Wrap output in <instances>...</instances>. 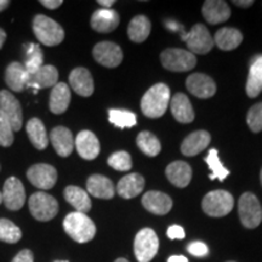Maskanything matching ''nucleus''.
Wrapping results in <instances>:
<instances>
[{"mask_svg":"<svg viewBox=\"0 0 262 262\" xmlns=\"http://www.w3.org/2000/svg\"><path fill=\"white\" fill-rule=\"evenodd\" d=\"M170 89L168 85L159 83L153 85L141 100V110L148 118H159L168 110Z\"/></svg>","mask_w":262,"mask_h":262,"instance_id":"nucleus-1","label":"nucleus"},{"mask_svg":"<svg viewBox=\"0 0 262 262\" xmlns=\"http://www.w3.org/2000/svg\"><path fill=\"white\" fill-rule=\"evenodd\" d=\"M64 232L78 243H88L96 234V226L93 220L83 212H71L63 220Z\"/></svg>","mask_w":262,"mask_h":262,"instance_id":"nucleus-2","label":"nucleus"},{"mask_svg":"<svg viewBox=\"0 0 262 262\" xmlns=\"http://www.w3.org/2000/svg\"><path fill=\"white\" fill-rule=\"evenodd\" d=\"M33 31L41 44L56 47L64 39V31L56 21L45 15H37L33 19Z\"/></svg>","mask_w":262,"mask_h":262,"instance_id":"nucleus-3","label":"nucleus"},{"mask_svg":"<svg viewBox=\"0 0 262 262\" xmlns=\"http://www.w3.org/2000/svg\"><path fill=\"white\" fill-rule=\"evenodd\" d=\"M234 206L233 195L227 191H212L204 196L202 208L206 215L211 217H222L232 211Z\"/></svg>","mask_w":262,"mask_h":262,"instance_id":"nucleus-4","label":"nucleus"},{"mask_svg":"<svg viewBox=\"0 0 262 262\" xmlns=\"http://www.w3.org/2000/svg\"><path fill=\"white\" fill-rule=\"evenodd\" d=\"M29 211L38 221H50L58 212V203L54 196L45 192H37L29 198Z\"/></svg>","mask_w":262,"mask_h":262,"instance_id":"nucleus-5","label":"nucleus"},{"mask_svg":"<svg viewBox=\"0 0 262 262\" xmlns=\"http://www.w3.org/2000/svg\"><path fill=\"white\" fill-rule=\"evenodd\" d=\"M239 217L242 224L247 228H256L262 221V206L257 196L247 192L242 194L238 203Z\"/></svg>","mask_w":262,"mask_h":262,"instance_id":"nucleus-6","label":"nucleus"},{"mask_svg":"<svg viewBox=\"0 0 262 262\" xmlns=\"http://www.w3.org/2000/svg\"><path fill=\"white\" fill-rule=\"evenodd\" d=\"M160 61L165 70L171 72H188L196 64L194 55L182 49H166L160 55Z\"/></svg>","mask_w":262,"mask_h":262,"instance_id":"nucleus-7","label":"nucleus"},{"mask_svg":"<svg viewBox=\"0 0 262 262\" xmlns=\"http://www.w3.org/2000/svg\"><path fill=\"white\" fill-rule=\"evenodd\" d=\"M159 239L153 229L143 228L136 234L134 251L139 262H149L158 253Z\"/></svg>","mask_w":262,"mask_h":262,"instance_id":"nucleus-8","label":"nucleus"},{"mask_svg":"<svg viewBox=\"0 0 262 262\" xmlns=\"http://www.w3.org/2000/svg\"><path fill=\"white\" fill-rule=\"evenodd\" d=\"M193 55H205L214 48V38L204 25H194L189 33L182 38Z\"/></svg>","mask_w":262,"mask_h":262,"instance_id":"nucleus-9","label":"nucleus"},{"mask_svg":"<svg viewBox=\"0 0 262 262\" xmlns=\"http://www.w3.org/2000/svg\"><path fill=\"white\" fill-rule=\"evenodd\" d=\"M27 178L39 189H50L56 185L57 171L50 164H35L27 171Z\"/></svg>","mask_w":262,"mask_h":262,"instance_id":"nucleus-10","label":"nucleus"},{"mask_svg":"<svg viewBox=\"0 0 262 262\" xmlns=\"http://www.w3.org/2000/svg\"><path fill=\"white\" fill-rule=\"evenodd\" d=\"M0 112L8 118L12 130L19 131L24 122V114L18 100L8 90L0 91Z\"/></svg>","mask_w":262,"mask_h":262,"instance_id":"nucleus-11","label":"nucleus"},{"mask_svg":"<svg viewBox=\"0 0 262 262\" xmlns=\"http://www.w3.org/2000/svg\"><path fill=\"white\" fill-rule=\"evenodd\" d=\"M94 58L107 68L118 67L123 61V51L119 45L112 41H101L95 45Z\"/></svg>","mask_w":262,"mask_h":262,"instance_id":"nucleus-12","label":"nucleus"},{"mask_svg":"<svg viewBox=\"0 0 262 262\" xmlns=\"http://www.w3.org/2000/svg\"><path fill=\"white\" fill-rule=\"evenodd\" d=\"M2 196L9 210H19L26 202V191L22 182L16 178H9L4 183Z\"/></svg>","mask_w":262,"mask_h":262,"instance_id":"nucleus-13","label":"nucleus"},{"mask_svg":"<svg viewBox=\"0 0 262 262\" xmlns=\"http://www.w3.org/2000/svg\"><path fill=\"white\" fill-rule=\"evenodd\" d=\"M189 93L199 98L212 97L216 93V83L212 78L203 73L191 74L186 80Z\"/></svg>","mask_w":262,"mask_h":262,"instance_id":"nucleus-14","label":"nucleus"},{"mask_svg":"<svg viewBox=\"0 0 262 262\" xmlns=\"http://www.w3.org/2000/svg\"><path fill=\"white\" fill-rule=\"evenodd\" d=\"M74 146L78 155L85 160H93L100 155V141L96 135L89 130H83L74 140Z\"/></svg>","mask_w":262,"mask_h":262,"instance_id":"nucleus-15","label":"nucleus"},{"mask_svg":"<svg viewBox=\"0 0 262 262\" xmlns=\"http://www.w3.org/2000/svg\"><path fill=\"white\" fill-rule=\"evenodd\" d=\"M119 15L113 9H98L91 16L90 25L100 33H110L119 26Z\"/></svg>","mask_w":262,"mask_h":262,"instance_id":"nucleus-16","label":"nucleus"},{"mask_svg":"<svg viewBox=\"0 0 262 262\" xmlns=\"http://www.w3.org/2000/svg\"><path fill=\"white\" fill-rule=\"evenodd\" d=\"M203 17L210 25H219L231 17V9L222 0H208L203 4Z\"/></svg>","mask_w":262,"mask_h":262,"instance_id":"nucleus-17","label":"nucleus"},{"mask_svg":"<svg viewBox=\"0 0 262 262\" xmlns=\"http://www.w3.org/2000/svg\"><path fill=\"white\" fill-rule=\"evenodd\" d=\"M31 75L27 73L25 66L19 62H12L5 71V83L10 90L21 93L27 88Z\"/></svg>","mask_w":262,"mask_h":262,"instance_id":"nucleus-18","label":"nucleus"},{"mask_svg":"<svg viewBox=\"0 0 262 262\" xmlns=\"http://www.w3.org/2000/svg\"><path fill=\"white\" fill-rule=\"evenodd\" d=\"M142 205L155 215H166L171 210L172 201L168 194L158 191H149L142 196Z\"/></svg>","mask_w":262,"mask_h":262,"instance_id":"nucleus-19","label":"nucleus"},{"mask_svg":"<svg viewBox=\"0 0 262 262\" xmlns=\"http://www.w3.org/2000/svg\"><path fill=\"white\" fill-rule=\"evenodd\" d=\"M58 83V71L51 64H44L37 73L31 75L27 84L28 88H33L35 93L40 89L54 88Z\"/></svg>","mask_w":262,"mask_h":262,"instance_id":"nucleus-20","label":"nucleus"},{"mask_svg":"<svg viewBox=\"0 0 262 262\" xmlns=\"http://www.w3.org/2000/svg\"><path fill=\"white\" fill-rule=\"evenodd\" d=\"M211 136L208 131L198 130L192 133L183 140L181 145V152L186 157H193L203 152L209 146Z\"/></svg>","mask_w":262,"mask_h":262,"instance_id":"nucleus-21","label":"nucleus"},{"mask_svg":"<svg viewBox=\"0 0 262 262\" xmlns=\"http://www.w3.org/2000/svg\"><path fill=\"white\" fill-rule=\"evenodd\" d=\"M50 141L55 150L60 157H68L74 149V139L71 130L64 126H57L52 129Z\"/></svg>","mask_w":262,"mask_h":262,"instance_id":"nucleus-22","label":"nucleus"},{"mask_svg":"<svg viewBox=\"0 0 262 262\" xmlns=\"http://www.w3.org/2000/svg\"><path fill=\"white\" fill-rule=\"evenodd\" d=\"M70 84L75 93L83 97H89L94 93V80L86 68L78 67L71 72Z\"/></svg>","mask_w":262,"mask_h":262,"instance_id":"nucleus-23","label":"nucleus"},{"mask_svg":"<svg viewBox=\"0 0 262 262\" xmlns=\"http://www.w3.org/2000/svg\"><path fill=\"white\" fill-rule=\"evenodd\" d=\"M170 108H171L173 118L180 123L187 124L194 119V111H193L191 101L185 94H176L170 100Z\"/></svg>","mask_w":262,"mask_h":262,"instance_id":"nucleus-24","label":"nucleus"},{"mask_svg":"<svg viewBox=\"0 0 262 262\" xmlns=\"http://www.w3.org/2000/svg\"><path fill=\"white\" fill-rule=\"evenodd\" d=\"M165 173L169 181L179 188L187 187L192 180V168L181 160L169 164Z\"/></svg>","mask_w":262,"mask_h":262,"instance_id":"nucleus-25","label":"nucleus"},{"mask_svg":"<svg viewBox=\"0 0 262 262\" xmlns=\"http://www.w3.org/2000/svg\"><path fill=\"white\" fill-rule=\"evenodd\" d=\"M86 188L91 195L100 199H112L116 193L113 182L106 176L98 175V173L91 175L88 179Z\"/></svg>","mask_w":262,"mask_h":262,"instance_id":"nucleus-26","label":"nucleus"},{"mask_svg":"<svg viewBox=\"0 0 262 262\" xmlns=\"http://www.w3.org/2000/svg\"><path fill=\"white\" fill-rule=\"evenodd\" d=\"M145 188V179L140 173H129L118 182L117 192L124 199L135 198Z\"/></svg>","mask_w":262,"mask_h":262,"instance_id":"nucleus-27","label":"nucleus"},{"mask_svg":"<svg viewBox=\"0 0 262 262\" xmlns=\"http://www.w3.org/2000/svg\"><path fill=\"white\" fill-rule=\"evenodd\" d=\"M245 91L249 97H257L262 91V55L251 58Z\"/></svg>","mask_w":262,"mask_h":262,"instance_id":"nucleus-28","label":"nucleus"},{"mask_svg":"<svg viewBox=\"0 0 262 262\" xmlns=\"http://www.w3.org/2000/svg\"><path fill=\"white\" fill-rule=\"evenodd\" d=\"M71 103V90L66 83H57L52 88L50 95V111L54 114H62Z\"/></svg>","mask_w":262,"mask_h":262,"instance_id":"nucleus-29","label":"nucleus"},{"mask_svg":"<svg viewBox=\"0 0 262 262\" xmlns=\"http://www.w3.org/2000/svg\"><path fill=\"white\" fill-rule=\"evenodd\" d=\"M242 41H243V34L241 31L231 27L219 29L214 37V44L225 51L234 50L242 44Z\"/></svg>","mask_w":262,"mask_h":262,"instance_id":"nucleus-30","label":"nucleus"},{"mask_svg":"<svg viewBox=\"0 0 262 262\" xmlns=\"http://www.w3.org/2000/svg\"><path fill=\"white\" fill-rule=\"evenodd\" d=\"M64 199L78 212H83L86 214L88 211H90L91 209V199L86 191L81 189L77 186H68L64 189Z\"/></svg>","mask_w":262,"mask_h":262,"instance_id":"nucleus-31","label":"nucleus"},{"mask_svg":"<svg viewBox=\"0 0 262 262\" xmlns=\"http://www.w3.org/2000/svg\"><path fill=\"white\" fill-rule=\"evenodd\" d=\"M32 145L37 149H45L49 145V137L44 124L38 118H32L26 126Z\"/></svg>","mask_w":262,"mask_h":262,"instance_id":"nucleus-32","label":"nucleus"},{"mask_svg":"<svg viewBox=\"0 0 262 262\" xmlns=\"http://www.w3.org/2000/svg\"><path fill=\"white\" fill-rule=\"evenodd\" d=\"M150 33L149 19L143 15H139L130 21L127 27V35L134 42H142L148 38Z\"/></svg>","mask_w":262,"mask_h":262,"instance_id":"nucleus-33","label":"nucleus"},{"mask_svg":"<svg viewBox=\"0 0 262 262\" xmlns=\"http://www.w3.org/2000/svg\"><path fill=\"white\" fill-rule=\"evenodd\" d=\"M136 143L139 146V148L148 157L158 156L160 153V149H162L158 137L155 134L149 133V131H142V133H140L139 136H137Z\"/></svg>","mask_w":262,"mask_h":262,"instance_id":"nucleus-34","label":"nucleus"},{"mask_svg":"<svg viewBox=\"0 0 262 262\" xmlns=\"http://www.w3.org/2000/svg\"><path fill=\"white\" fill-rule=\"evenodd\" d=\"M44 62V56L40 47L34 42H29L27 47V56H26L25 68L29 75L35 74L42 67Z\"/></svg>","mask_w":262,"mask_h":262,"instance_id":"nucleus-35","label":"nucleus"},{"mask_svg":"<svg viewBox=\"0 0 262 262\" xmlns=\"http://www.w3.org/2000/svg\"><path fill=\"white\" fill-rule=\"evenodd\" d=\"M205 163L208 164L209 168L212 171V173L209 178L210 180H220V181H224V180L229 175V171L227 169L222 165L220 158H219V150L212 148L209 150L208 156L205 158Z\"/></svg>","mask_w":262,"mask_h":262,"instance_id":"nucleus-36","label":"nucleus"},{"mask_svg":"<svg viewBox=\"0 0 262 262\" xmlns=\"http://www.w3.org/2000/svg\"><path fill=\"white\" fill-rule=\"evenodd\" d=\"M108 118H110V122L119 129L135 126L137 120L135 113L125 110H110Z\"/></svg>","mask_w":262,"mask_h":262,"instance_id":"nucleus-37","label":"nucleus"},{"mask_svg":"<svg viewBox=\"0 0 262 262\" xmlns=\"http://www.w3.org/2000/svg\"><path fill=\"white\" fill-rule=\"evenodd\" d=\"M22 238V232L18 226L8 219H0V242L9 244L17 243Z\"/></svg>","mask_w":262,"mask_h":262,"instance_id":"nucleus-38","label":"nucleus"},{"mask_svg":"<svg viewBox=\"0 0 262 262\" xmlns=\"http://www.w3.org/2000/svg\"><path fill=\"white\" fill-rule=\"evenodd\" d=\"M108 165L114 170L118 171H127L133 166V162H131V157L127 152L124 150H119V152L113 153L112 156L108 158Z\"/></svg>","mask_w":262,"mask_h":262,"instance_id":"nucleus-39","label":"nucleus"},{"mask_svg":"<svg viewBox=\"0 0 262 262\" xmlns=\"http://www.w3.org/2000/svg\"><path fill=\"white\" fill-rule=\"evenodd\" d=\"M248 126L253 133H260L262 131V102L254 104L249 110L247 116Z\"/></svg>","mask_w":262,"mask_h":262,"instance_id":"nucleus-40","label":"nucleus"},{"mask_svg":"<svg viewBox=\"0 0 262 262\" xmlns=\"http://www.w3.org/2000/svg\"><path fill=\"white\" fill-rule=\"evenodd\" d=\"M14 143V130L4 114L0 112V146L10 147Z\"/></svg>","mask_w":262,"mask_h":262,"instance_id":"nucleus-41","label":"nucleus"},{"mask_svg":"<svg viewBox=\"0 0 262 262\" xmlns=\"http://www.w3.org/2000/svg\"><path fill=\"white\" fill-rule=\"evenodd\" d=\"M187 250L189 254L196 257L206 256L209 254V248L203 242H192V243L188 244Z\"/></svg>","mask_w":262,"mask_h":262,"instance_id":"nucleus-42","label":"nucleus"},{"mask_svg":"<svg viewBox=\"0 0 262 262\" xmlns=\"http://www.w3.org/2000/svg\"><path fill=\"white\" fill-rule=\"evenodd\" d=\"M168 237L170 239H183L185 238V229H183L181 226L172 225L168 228V232H166Z\"/></svg>","mask_w":262,"mask_h":262,"instance_id":"nucleus-43","label":"nucleus"},{"mask_svg":"<svg viewBox=\"0 0 262 262\" xmlns=\"http://www.w3.org/2000/svg\"><path fill=\"white\" fill-rule=\"evenodd\" d=\"M11 262H34V256H33V253L31 250L25 249V250L19 251Z\"/></svg>","mask_w":262,"mask_h":262,"instance_id":"nucleus-44","label":"nucleus"},{"mask_svg":"<svg viewBox=\"0 0 262 262\" xmlns=\"http://www.w3.org/2000/svg\"><path fill=\"white\" fill-rule=\"evenodd\" d=\"M40 4L44 5L45 8H48L50 10H55V9L60 8V6L63 4V2H62V0H41Z\"/></svg>","mask_w":262,"mask_h":262,"instance_id":"nucleus-45","label":"nucleus"},{"mask_svg":"<svg viewBox=\"0 0 262 262\" xmlns=\"http://www.w3.org/2000/svg\"><path fill=\"white\" fill-rule=\"evenodd\" d=\"M233 3L237 6H239V8H250V6L254 4L253 0H245V2H241V0H237V2H235L234 0Z\"/></svg>","mask_w":262,"mask_h":262,"instance_id":"nucleus-46","label":"nucleus"},{"mask_svg":"<svg viewBox=\"0 0 262 262\" xmlns=\"http://www.w3.org/2000/svg\"><path fill=\"white\" fill-rule=\"evenodd\" d=\"M168 262H188V258L182 256V255H173V256H170Z\"/></svg>","mask_w":262,"mask_h":262,"instance_id":"nucleus-47","label":"nucleus"},{"mask_svg":"<svg viewBox=\"0 0 262 262\" xmlns=\"http://www.w3.org/2000/svg\"><path fill=\"white\" fill-rule=\"evenodd\" d=\"M98 4L102 5L103 9H111V6L114 5V0H98Z\"/></svg>","mask_w":262,"mask_h":262,"instance_id":"nucleus-48","label":"nucleus"},{"mask_svg":"<svg viewBox=\"0 0 262 262\" xmlns=\"http://www.w3.org/2000/svg\"><path fill=\"white\" fill-rule=\"evenodd\" d=\"M165 26H166V28L171 29V31H173V32L178 31L179 28H181V27H180V26H179V24H176V22H172V21H168V22H166Z\"/></svg>","mask_w":262,"mask_h":262,"instance_id":"nucleus-49","label":"nucleus"},{"mask_svg":"<svg viewBox=\"0 0 262 262\" xmlns=\"http://www.w3.org/2000/svg\"><path fill=\"white\" fill-rule=\"evenodd\" d=\"M6 40V33L3 28H0V49L3 48V45H4V42Z\"/></svg>","mask_w":262,"mask_h":262,"instance_id":"nucleus-50","label":"nucleus"},{"mask_svg":"<svg viewBox=\"0 0 262 262\" xmlns=\"http://www.w3.org/2000/svg\"><path fill=\"white\" fill-rule=\"evenodd\" d=\"M10 5L9 0H0V11L5 10Z\"/></svg>","mask_w":262,"mask_h":262,"instance_id":"nucleus-51","label":"nucleus"},{"mask_svg":"<svg viewBox=\"0 0 262 262\" xmlns=\"http://www.w3.org/2000/svg\"><path fill=\"white\" fill-rule=\"evenodd\" d=\"M114 262H129V261L125 260V258H117V260Z\"/></svg>","mask_w":262,"mask_h":262,"instance_id":"nucleus-52","label":"nucleus"},{"mask_svg":"<svg viewBox=\"0 0 262 262\" xmlns=\"http://www.w3.org/2000/svg\"><path fill=\"white\" fill-rule=\"evenodd\" d=\"M2 202H3V196H2V192H0V204H2Z\"/></svg>","mask_w":262,"mask_h":262,"instance_id":"nucleus-53","label":"nucleus"},{"mask_svg":"<svg viewBox=\"0 0 262 262\" xmlns=\"http://www.w3.org/2000/svg\"><path fill=\"white\" fill-rule=\"evenodd\" d=\"M54 262H68V261H54Z\"/></svg>","mask_w":262,"mask_h":262,"instance_id":"nucleus-54","label":"nucleus"},{"mask_svg":"<svg viewBox=\"0 0 262 262\" xmlns=\"http://www.w3.org/2000/svg\"><path fill=\"white\" fill-rule=\"evenodd\" d=\"M261 183H262V170H261Z\"/></svg>","mask_w":262,"mask_h":262,"instance_id":"nucleus-55","label":"nucleus"},{"mask_svg":"<svg viewBox=\"0 0 262 262\" xmlns=\"http://www.w3.org/2000/svg\"><path fill=\"white\" fill-rule=\"evenodd\" d=\"M228 262H234V261H228Z\"/></svg>","mask_w":262,"mask_h":262,"instance_id":"nucleus-56","label":"nucleus"}]
</instances>
